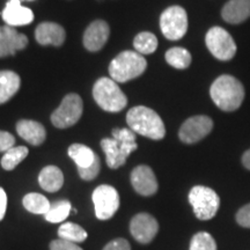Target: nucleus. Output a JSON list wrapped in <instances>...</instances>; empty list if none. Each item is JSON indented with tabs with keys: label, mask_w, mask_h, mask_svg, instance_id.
Here are the masks:
<instances>
[{
	"label": "nucleus",
	"mask_w": 250,
	"mask_h": 250,
	"mask_svg": "<svg viewBox=\"0 0 250 250\" xmlns=\"http://www.w3.org/2000/svg\"><path fill=\"white\" fill-rule=\"evenodd\" d=\"M101 147L105 154V160L111 169L122 167L138 145L136 142V133L131 129H114L112 138L102 139Z\"/></svg>",
	"instance_id": "obj_1"
},
{
	"label": "nucleus",
	"mask_w": 250,
	"mask_h": 250,
	"mask_svg": "<svg viewBox=\"0 0 250 250\" xmlns=\"http://www.w3.org/2000/svg\"><path fill=\"white\" fill-rule=\"evenodd\" d=\"M210 95L219 109L224 111H234L242 104L245 99V87L236 78L224 74L212 83Z\"/></svg>",
	"instance_id": "obj_2"
},
{
	"label": "nucleus",
	"mask_w": 250,
	"mask_h": 250,
	"mask_svg": "<svg viewBox=\"0 0 250 250\" xmlns=\"http://www.w3.org/2000/svg\"><path fill=\"white\" fill-rule=\"evenodd\" d=\"M126 123L134 133L160 140L166 136V127L161 117L151 108L138 105L131 108L126 115Z\"/></svg>",
	"instance_id": "obj_3"
},
{
	"label": "nucleus",
	"mask_w": 250,
	"mask_h": 250,
	"mask_svg": "<svg viewBox=\"0 0 250 250\" xmlns=\"http://www.w3.org/2000/svg\"><path fill=\"white\" fill-rule=\"evenodd\" d=\"M147 68V62L137 51H122L109 65V74L116 83H126L138 78Z\"/></svg>",
	"instance_id": "obj_4"
},
{
	"label": "nucleus",
	"mask_w": 250,
	"mask_h": 250,
	"mask_svg": "<svg viewBox=\"0 0 250 250\" xmlns=\"http://www.w3.org/2000/svg\"><path fill=\"white\" fill-rule=\"evenodd\" d=\"M93 98L99 107L109 112L122 111L126 107L127 98L110 78H101L93 87Z\"/></svg>",
	"instance_id": "obj_5"
},
{
	"label": "nucleus",
	"mask_w": 250,
	"mask_h": 250,
	"mask_svg": "<svg viewBox=\"0 0 250 250\" xmlns=\"http://www.w3.org/2000/svg\"><path fill=\"white\" fill-rule=\"evenodd\" d=\"M189 202L199 220H210L217 214L220 198L211 188L196 186L189 192Z\"/></svg>",
	"instance_id": "obj_6"
},
{
	"label": "nucleus",
	"mask_w": 250,
	"mask_h": 250,
	"mask_svg": "<svg viewBox=\"0 0 250 250\" xmlns=\"http://www.w3.org/2000/svg\"><path fill=\"white\" fill-rule=\"evenodd\" d=\"M68 155L76 162L78 173L85 181H92L100 173V158L94 153L92 148L83 144H73L68 147Z\"/></svg>",
	"instance_id": "obj_7"
},
{
	"label": "nucleus",
	"mask_w": 250,
	"mask_h": 250,
	"mask_svg": "<svg viewBox=\"0 0 250 250\" xmlns=\"http://www.w3.org/2000/svg\"><path fill=\"white\" fill-rule=\"evenodd\" d=\"M205 43L210 52L221 62L230 61L236 54V44L227 30L221 27H213L208 31Z\"/></svg>",
	"instance_id": "obj_8"
},
{
	"label": "nucleus",
	"mask_w": 250,
	"mask_h": 250,
	"mask_svg": "<svg viewBox=\"0 0 250 250\" xmlns=\"http://www.w3.org/2000/svg\"><path fill=\"white\" fill-rule=\"evenodd\" d=\"M83 103L78 94L71 93L62 99L61 105L51 115V122L58 129H66L74 125L83 115Z\"/></svg>",
	"instance_id": "obj_9"
},
{
	"label": "nucleus",
	"mask_w": 250,
	"mask_h": 250,
	"mask_svg": "<svg viewBox=\"0 0 250 250\" xmlns=\"http://www.w3.org/2000/svg\"><path fill=\"white\" fill-rule=\"evenodd\" d=\"M160 28L166 39L181 40L188 30V15L181 6H170L160 17Z\"/></svg>",
	"instance_id": "obj_10"
},
{
	"label": "nucleus",
	"mask_w": 250,
	"mask_h": 250,
	"mask_svg": "<svg viewBox=\"0 0 250 250\" xmlns=\"http://www.w3.org/2000/svg\"><path fill=\"white\" fill-rule=\"evenodd\" d=\"M93 203L95 215L100 220H108L114 217L120 208V195L114 187L103 184L94 190Z\"/></svg>",
	"instance_id": "obj_11"
},
{
	"label": "nucleus",
	"mask_w": 250,
	"mask_h": 250,
	"mask_svg": "<svg viewBox=\"0 0 250 250\" xmlns=\"http://www.w3.org/2000/svg\"><path fill=\"white\" fill-rule=\"evenodd\" d=\"M213 129V121L208 116L199 115L188 118L181 126L179 137L183 143L195 144L204 139Z\"/></svg>",
	"instance_id": "obj_12"
},
{
	"label": "nucleus",
	"mask_w": 250,
	"mask_h": 250,
	"mask_svg": "<svg viewBox=\"0 0 250 250\" xmlns=\"http://www.w3.org/2000/svg\"><path fill=\"white\" fill-rule=\"evenodd\" d=\"M159 230V224L154 217L148 213L134 215L130 224V232L137 241L149 243L154 239Z\"/></svg>",
	"instance_id": "obj_13"
},
{
	"label": "nucleus",
	"mask_w": 250,
	"mask_h": 250,
	"mask_svg": "<svg viewBox=\"0 0 250 250\" xmlns=\"http://www.w3.org/2000/svg\"><path fill=\"white\" fill-rule=\"evenodd\" d=\"M131 184L133 189L142 196H152L158 191V181L154 171L148 166L136 167L131 173Z\"/></svg>",
	"instance_id": "obj_14"
},
{
	"label": "nucleus",
	"mask_w": 250,
	"mask_h": 250,
	"mask_svg": "<svg viewBox=\"0 0 250 250\" xmlns=\"http://www.w3.org/2000/svg\"><path fill=\"white\" fill-rule=\"evenodd\" d=\"M109 24L103 20L94 21L83 34V45L90 52H96L104 46L109 39Z\"/></svg>",
	"instance_id": "obj_15"
},
{
	"label": "nucleus",
	"mask_w": 250,
	"mask_h": 250,
	"mask_svg": "<svg viewBox=\"0 0 250 250\" xmlns=\"http://www.w3.org/2000/svg\"><path fill=\"white\" fill-rule=\"evenodd\" d=\"M2 20L7 26H27L34 21V13L30 8L23 7L20 0H8L4 11Z\"/></svg>",
	"instance_id": "obj_16"
},
{
	"label": "nucleus",
	"mask_w": 250,
	"mask_h": 250,
	"mask_svg": "<svg viewBox=\"0 0 250 250\" xmlns=\"http://www.w3.org/2000/svg\"><path fill=\"white\" fill-rule=\"evenodd\" d=\"M28 45V37L19 33L14 27L4 26V33L0 39V58L14 56L19 50H23Z\"/></svg>",
	"instance_id": "obj_17"
},
{
	"label": "nucleus",
	"mask_w": 250,
	"mask_h": 250,
	"mask_svg": "<svg viewBox=\"0 0 250 250\" xmlns=\"http://www.w3.org/2000/svg\"><path fill=\"white\" fill-rule=\"evenodd\" d=\"M35 37L41 45L61 46L64 44L66 33L61 24L56 22H42L36 28Z\"/></svg>",
	"instance_id": "obj_18"
},
{
	"label": "nucleus",
	"mask_w": 250,
	"mask_h": 250,
	"mask_svg": "<svg viewBox=\"0 0 250 250\" xmlns=\"http://www.w3.org/2000/svg\"><path fill=\"white\" fill-rule=\"evenodd\" d=\"M17 132L30 145L39 146L44 143L46 132L44 126L36 121L21 120L17 124Z\"/></svg>",
	"instance_id": "obj_19"
},
{
	"label": "nucleus",
	"mask_w": 250,
	"mask_h": 250,
	"mask_svg": "<svg viewBox=\"0 0 250 250\" xmlns=\"http://www.w3.org/2000/svg\"><path fill=\"white\" fill-rule=\"evenodd\" d=\"M221 17L228 23L243 22L250 18V0H229L225 4Z\"/></svg>",
	"instance_id": "obj_20"
},
{
	"label": "nucleus",
	"mask_w": 250,
	"mask_h": 250,
	"mask_svg": "<svg viewBox=\"0 0 250 250\" xmlns=\"http://www.w3.org/2000/svg\"><path fill=\"white\" fill-rule=\"evenodd\" d=\"M21 79L13 71H0V104L8 102L20 89Z\"/></svg>",
	"instance_id": "obj_21"
},
{
	"label": "nucleus",
	"mask_w": 250,
	"mask_h": 250,
	"mask_svg": "<svg viewBox=\"0 0 250 250\" xmlns=\"http://www.w3.org/2000/svg\"><path fill=\"white\" fill-rule=\"evenodd\" d=\"M39 183L43 190L48 192H56L64 184V175L56 166H46L39 175Z\"/></svg>",
	"instance_id": "obj_22"
},
{
	"label": "nucleus",
	"mask_w": 250,
	"mask_h": 250,
	"mask_svg": "<svg viewBox=\"0 0 250 250\" xmlns=\"http://www.w3.org/2000/svg\"><path fill=\"white\" fill-rule=\"evenodd\" d=\"M23 206L27 211L34 214H46L48 213L51 203L45 196L37 192L28 193L23 197Z\"/></svg>",
	"instance_id": "obj_23"
},
{
	"label": "nucleus",
	"mask_w": 250,
	"mask_h": 250,
	"mask_svg": "<svg viewBox=\"0 0 250 250\" xmlns=\"http://www.w3.org/2000/svg\"><path fill=\"white\" fill-rule=\"evenodd\" d=\"M166 61L170 66L177 70H184L188 68L191 64V55L184 48H171L166 52Z\"/></svg>",
	"instance_id": "obj_24"
},
{
	"label": "nucleus",
	"mask_w": 250,
	"mask_h": 250,
	"mask_svg": "<svg viewBox=\"0 0 250 250\" xmlns=\"http://www.w3.org/2000/svg\"><path fill=\"white\" fill-rule=\"evenodd\" d=\"M71 208V203L66 201V199H62V201L51 203L48 213L44 214L45 220L52 224L62 223V221H64L70 215Z\"/></svg>",
	"instance_id": "obj_25"
},
{
	"label": "nucleus",
	"mask_w": 250,
	"mask_h": 250,
	"mask_svg": "<svg viewBox=\"0 0 250 250\" xmlns=\"http://www.w3.org/2000/svg\"><path fill=\"white\" fill-rule=\"evenodd\" d=\"M133 46L140 55H151L158 48V39L154 34L143 31L134 37Z\"/></svg>",
	"instance_id": "obj_26"
},
{
	"label": "nucleus",
	"mask_w": 250,
	"mask_h": 250,
	"mask_svg": "<svg viewBox=\"0 0 250 250\" xmlns=\"http://www.w3.org/2000/svg\"><path fill=\"white\" fill-rule=\"evenodd\" d=\"M59 239L67 240V241L80 243L87 239V232L79 225L73 223L62 224L58 229Z\"/></svg>",
	"instance_id": "obj_27"
},
{
	"label": "nucleus",
	"mask_w": 250,
	"mask_h": 250,
	"mask_svg": "<svg viewBox=\"0 0 250 250\" xmlns=\"http://www.w3.org/2000/svg\"><path fill=\"white\" fill-rule=\"evenodd\" d=\"M28 153L29 151L24 146H14L5 152L4 156L1 158V167L5 170H13L21 161L27 158Z\"/></svg>",
	"instance_id": "obj_28"
},
{
	"label": "nucleus",
	"mask_w": 250,
	"mask_h": 250,
	"mask_svg": "<svg viewBox=\"0 0 250 250\" xmlns=\"http://www.w3.org/2000/svg\"><path fill=\"white\" fill-rule=\"evenodd\" d=\"M189 250H217V243L211 234L199 232L193 235Z\"/></svg>",
	"instance_id": "obj_29"
},
{
	"label": "nucleus",
	"mask_w": 250,
	"mask_h": 250,
	"mask_svg": "<svg viewBox=\"0 0 250 250\" xmlns=\"http://www.w3.org/2000/svg\"><path fill=\"white\" fill-rule=\"evenodd\" d=\"M50 250H83V248L74 242L58 239L50 243Z\"/></svg>",
	"instance_id": "obj_30"
},
{
	"label": "nucleus",
	"mask_w": 250,
	"mask_h": 250,
	"mask_svg": "<svg viewBox=\"0 0 250 250\" xmlns=\"http://www.w3.org/2000/svg\"><path fill=\"white\" fill-rule=\"evenodd\" d=\"M15 138L12 133L6 131H0V152H7L14 147Z\"/></svg>",
	"instance_id": "obj_31"
},
{
	"label": "nucleus",
	"mask_w": 250,
	"mask_h": 250,
	"mask_svg": "<svg viewBox=\"0 0 250 250\" xmlns=\"http://www.w3.org/2000/svg\"><path fill=\"white\" fill-rule=\"evenodd\" d=\"M236 221L240 226L250 228V204L240 208L236 213Z\"/></svg>",
	"instance_id": "obj_32"
},
{
	"label": "nucleus",
	"mask_w": 250,
	"mask_h": 250,
	"mask_svg": "<svg viewBox=\"0 0 250 250\" xmlns=\"http://www.w3.org/2000/svg\"><path fill=\"white\" fill-rule=\"evenodd\" d=\"M103 250H131V247L125 239H116L109 242Z\"/></svg>",
	"instance_id": "obj_33"
},
{
	"label": "nucleus",
	"mask_w": 250,
	"mask_h": 250,
	"mask_svg": "<svg viewBox=\"0 0 250 250\" xmlns=\"http://www.w3.org/2000/svg\"><path fill=\"white\" fill-rule=\"evenodd\" d=\"M6 208H7V195H6L5 190L0 188V221L5 217Z\"/></svg>",
	"instance_id": "obj_34"
},
{
	"label": "nucleus",
	"mask_w": 250,
	"mask_h": 250,
	"mask_svg": "<svg viewBox=\"0 0 250 250\" xmlns=\"http://www.w3.org/2000/svg\"><path fill=\"white\" fill-rule=\"evenodd\" d=\"M242 164L247 168V169L250 170V149L245 152V154L242 155Z\"/></svg>",
	"instance_id": "obj_35"
},
{
	"label": "nucleus",
	"mask_w": 250,
	"mask_h": 250,
	"mask_svg": "<svg viewBox=\"0 0 250 250\" xmlns=\"http://www.w3.org/2000/svg\"><path fill=\"white\" fill-rule=\"evenodd\" d=\"M2 33H4V26H0V39L2 37Z\"/></svg>",
	"instance_id": "obj_36"
},
{
	"label": "nucleus",
	"mask_w": 250,
	"mask_h": 250,
	"mask_svg": "<svg viewBox=\"0 0 250 250\" xmlns=\"http://www.w3.org/2000/svg\"><path fill=\"white\" fill-rule=\"evenodd\" d=\"M28 1H31V0H28Z\"/></svg>",
	"instance_id": "obj_37"
}]
</instances>
